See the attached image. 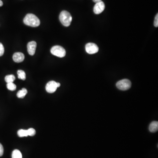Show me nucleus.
I'll return each mask as SVG.
<instances>
[{"mask_svg":"<svg viewBox=\"0 0 158 158\" xmlns=\"http://www.w3.org/2000/svg\"><path fill=\"white\" fill-rule=\"evenodd\" d=\"M86 51L89 54H95L99 50L98 47L96 44L89 43L85 46Z\"/></svg>","mask_w":158,"mask_h":158,"instance_id":"423d86ee","label":"nucleus"},{"mask_svg":"<svg viewBox=\"0 0 158 158\" xmlns=\"http://www.w3.org/2000/svg\"><path fill=\"white\" fill-rule=\"evenodd\" d=\"M59 20L63 25L68 27L71 24L72 21V17L67 11H63L59 15Z\"/></svg>","mask_w":158,"mask_h":158,"instance_id":"f03ea898","label":"nucleus"},{"mask_svg":"<svg viewBox=\"0 0 158 158\" xmlns=\"http://www.w3.org/2000/svg\"><path fill=\"white\" fill-rule=\"evenodd\" d=\"M17 134L20 137H27L28 136L27 130H23V129L19 130L18 131Z\"/></svg>","mask_w":158,"mask_h":158,"instance_id":"f8f14e48","label":"nucleus"},{"mask_svg":"<svg viewBox=\"0 0 158 158\" xmlns=\"http://www.w3.org/2000/svg\"><path fill=\"white\" fill-rule=\"evenodd\" d=\"M16 77L13 75H9L5 77V80L7 83H12L15 80Z\"/></svg>","mask_w":158,"mask_h":158,"instance_id":"2eb2a0df","label":"nucleus"},{"mask_svg":"<svg viewBox=\"0 0 158 158\" xmlns=\"http://www.w3.org/2000/svg\"><path fill=\"white\" fill-rule=\"evenodd\" d=\"M116 87L122 91H126L130 89L131 86V83L128 79H124L120 80L116 83Z\"/></svg>","mask_w":158,"mask_h":158,"instance_id":"20e7f679","label":"nucleus"},{"mask_svg":"<svg viewBox=\"0 0 158 158\" xmlns=\"http://www.w3.org/2000/svg\"><path fill=\"white\" fill-rule=\"evenodd\" d=\"M12 156V158H22L23 157L21 152L17 149L13 151Z\"/></svg>","mask_w":158,"mask_h":158,"instance_id":"ddd939ff","label":"nucleus"},{"mask_svg":"<svg viewBox=\"0 0 158 158\" xmlns=\"http://www.w3.org/2000/svg\"><path fill=\"white\" fill-rule=\"evenodd\" d=\"M17 74L19 79L23 80H25L26 79V75L24 71L22 70H19L17 71Z\"/></svg>","mask_w":158,"mask_h":158,"instance_id":"4468645a","label":"nucleus"},{"mask_svg":"<svg viewBox=\"0 0 158 158\" xmlns=\"http://www.w3.org/2000/svg\"><path fill=\"white\" fill-rule=\"evenodd\" d=\"M27 93V91L25 88H23L22 90H20L17 93V96L20 98H23L26 95Z\"/></svg>","mask_w":158,"mask_h":158,"instance_id":"9b49d317","label":"nucleus"},{"mask_svg":"<svg viewBox=\"0 0 158 158\" xmlns=\"http://www.w3.org/2000/svg\"><path fill=\"white\" fill-rule=\"evenodd\" d=\"M25 58L24 55L21 52H16L13 56V59L17 63H21Z\"/></svg>","mask_w":158,"mask_h":158,"instance_id":"1a4fd4ad","label":"nucleus"},{"mask_svg":"<svg viewBox=\"0 0 158 158\" xmlns=\"http://www.w3.org/2000/svg\"><path fill=\"white\" fill-rule=\"evenodd\" d=\"M7 87L8 90L11 91H15L16 89V86L13 82L12 83H7Z\"/></svg>","mask_w":158,"mask_h":158,"instance_id":"dca6fc26","label":"nucleus"},{"mask_svg":"<svg viewBox=\"0 0 158 158\" xmlns=\"http://www.w3.org/2000/svg\"><path fill=\"white\" fill-rule=\"evenodd\" d=\"M5 49L3 45L1 43H0V56H3L4 55Z\"/></svg>","mask_w":158,"mask_h":158,"instance_id":"a211bd4d","label":"nucleus"},{"mask_svg":"<svg viewBox=\"0 0 158 158\" xmlns=\"http://www.w3.org/2000/svg\"><path fill=\"white\" fill-rule=\"evenodd\" d=\"M28 134V136H34L35 135L36 131L34 128H30L27 130Z\"/></svg>","mask_w":158,"mask_h":158,"instance_id":"f3484780","label":"nucleus"},{"mask_svg":"<svg viewBox=\"0 0 158 158\" xmlns=\"http://www.w3.org/2000/svg\"><path fill=\"white\" fill-rule=\"evenodd\" d=\"M149 130L152 133H155L158 130V122L153 121L151 123L149 126Z\"/></svg>","mask_w":158,"mask_h":158,"instance_id":"9d476101","label":"nucleus"},{"mask_svg":"<svg viewBox=\"0 0 158 158\" xmlns=\"http://www.w3.org/2000/svg\"><path fill=\"white\" fill-rule=\"evenodd\" d=\"M3 5V2H2V1L1 0H0V7L2 6V5Z\"/></svg>","mask_w":158,"mask_h":158,"instance_id":"4be33fe9","label":"nucleus"},{"mask_svg":"<svg viewBox=\"0 0 158 158\" xmlns=\"http://www.w3.org/2000/svg\"><path fill=\"white\" fill-rule=\"evenodd\" d=\"M102 1V0H93V1L96 3H98V2H100V1Z\"/></svg>","mask_w":158,"mask_h":158,"instance_id":"412c9836","label":"nucleus"},{"mask_svg":"<svg viewBox=\"0 0 158 158\" xmlns=\"http://www.w3.org/2000/svg\"><path fill=\"white\" fill-rule=\"evenodd\" d=\"M4 153V148L2 144L0 143V157L2 156Z\"/></svg>","mask_w":158,"mask_h":158,"instance_id":"aec40b11","label":"nucleus"},{"mask_svg":"<svg viewBox=\"0 0 158 158\" xmlns=\"http://www.w3.org/2000/svg\"><path fill=\"white\" fill-rule=\"evenodd\" d=\"M25 24L33 27H37L40 25V20L35 15L33 14H28L23 19Z\"/></svg>","mask_w":158,"mask_h":158,"instance_id":"f257e3e1","label":"nucleus"},{"mask_svg":"<svg viewBox=\"0 0 158 158\" xmlns=\"http://www.w3.org/2000/svg\"><path fill=\"white\" fill-rule=\"evenodd\" d=\"M51 52L52 55L59 58L64 57L66 55L65 49L60 46L56 45L53 47L51 48Z\"/></svg>","mask_w":158,"mask_h":158,"instance_id":"7ed1b4c3","label":"nucleus"},{"mask_svg":"<svg viewBox=\"0 0 158 158\" xmlns=\"http://www.w3.org/2000/svg\"><path fill=\"white\" fill-rule=\"evenodd\" d=\"M154 25L156 27H157L158 26V14H157L155 17V19L154 23Z\"/></svg>","mask_w":158,"mask_h":158,"instance_id":"6ab92c4d","label":"nucleus"},{"mask_svg":"<svg viewBox=\"0 0 158 158\" xmlns=\"http://www.w3.org/2000/svg\"><path fill=\"white\" fill-rule=\"evenodd\" d=\"M61 84L55 81H49L46 86V90L49 93H53L56 91L58 87H59Z\"/></svg>","mask_w":158,"mask_h":158,"instance_id":"39448f33","label":"nucleus"},{"mask_svg":"<svg viewBox=\"0 0 158 158\" xmlns=\"http://www.w3.org/2000/svg\"><path fill=\"white\" fill-rule=\"evenodd\" d=\"M36 47V43L35 41H32L29 42L27 45V51L30 56H34V55Z\"/></svg>","mask_w":158,"mask_h":158,"instance_id":"6e6552de","label":"nucleus"},{"mask_svg":"<svg viewBox=\"0 0 158 158\" xmlns=\"http://www.w3.org/2000/svg\"><path fill=\"white\" fill-rule=\"evenodd\" d=\"M105 8V5L102 1L96 3L94 7V12L95 14H101Z\"/></svg>","mask_w":158,"mask_h":158,"instance_id":"0eeeda50","label":"nucleus"}]
</instances>
